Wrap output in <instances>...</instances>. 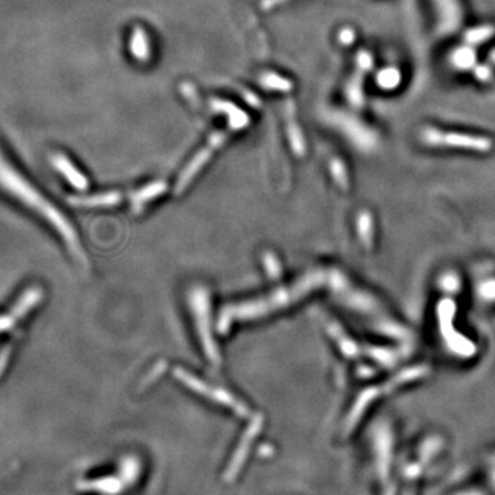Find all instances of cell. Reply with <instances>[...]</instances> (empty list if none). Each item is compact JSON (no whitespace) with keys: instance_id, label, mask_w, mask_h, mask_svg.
I'll return each instance as SVG.
<instances>
[{"instance_id":"1","label":"cell","mask_w":495,"mask_h":495,"mask_svg":"<svg viewBox=\"0 0 495 495\" xmlns=\"http://www.w3.org/2000/svg\"><path fill=\"white\" fill-rule=\"evenodd\" d=\"M0 192L47 223L77 259H84L80 238L68 218L21 173L0 148Z\"/></svg>"},{"instance_id":"2","label":"cell","mask_w":495,"mask_h":495,"mask_svg":"<svg viewBox=\"0 0 495 495\" xmlns=\"http://www.w3.org/2000/svg\"><path fill=\"white\" fill-rule=\"evenodd\" d=\"M318 281H320L318 275H310L303 278L292 288L279 289L270 296L227 307L226 310H223L219 317L218 330L221 333H226L234 321H247L252 318H259L270 314L272 311L284 308L291 303L296 301L297 298H300L303 295H305L307 292H310L314 288V285H317Z\"/></svg>"},{"instance_id":"3","label":"cell","mask_w":495,"mask_h":495,"mask_svg":"<svg viewBox=\"0 0 495 495\" xmlns=\"http://www.w3.org/2000/svg\"><path fill=\"white\" fill-rule=\"evenodd\" d=\"M192 307L193 313L197 321L198 334L201 339L202 348L208 356V359L212 362V365L218 366L221 362L218 346L214 342V337L211 334V322H209V297L205 289L198 288L192 293Z\"/></svg>"},{"instance_id":"4","label":"cell","mask_w":495,"mask_h":495,"mask_svg":"<svg viewBox=\"0 0 495 495\" xmlns=\"http://www.w3.org/2000/svg\"><path fill=\"white\" fill-rule=\"evenodd\" d=\"M173 374L177 380H180L186 387H189L190 390L196 391L198 394H202V395L206 396V397H211L219 403H223L226 406H230L231 409H234L238 414H247V409L244 404H241L238 400H235L233 395H230L228 392H226L224 390H219V388H212L209 387L208 384H205L204 381L198 380L197 377L192 375L190 373L183 371V369H175L173 371Z\"/></svg>"},{"instance_id":"5","label":"cell","mask_w":495,"mask_h":495,"mask_svg":"<svg viewBox=\"0 0 495 495\" xmlns=\"http://www.w3.org/2000/svg\"><path fill=\"white\" fill-rule=\"evenodd\" d=\"M215 148L212 145L208 144L206 148H202L198 151V154H196V157L190 161V164L186 167V170L182 173L179 180H177V185H176V193H180L190 182L192 179L197 175L198 171L206 164V161L211 158L212 153H214Z\"/></svg>"},{"instance_id":"6","label":"cell","mask_w":495,"mask_h":495,"mask_svg":"<svg viewBox=\"0 0 495 495\" xmlns=\"http://www.w3.org/2000/svg\"><path fill=\"white\" fill-rule=\"evenodd\" d=\"M52 164L54 167L64 175L65 179H68V182L78 190H86L88 186V182L86 179V176L80 173L78 170L74 168V164L71 163L69 158H66L62 154H55L52 157Z\"/></svg>"},{"instance_id":"7","label":"cell","mask_w":495,"mask_h":495,"mask_svg":"<svg viewBox=\"0 0 495 495\" xmlns=\"http://www.w3.org/2000/svg\"><path fill=\"white\" fill-rule=\"evenodd\" d=\"M212 106L216 112H222L228 117V125L233 131L243 129L249 124V117L241 109H238L234 103L226 100H214Z\"/></svg>"},{"instance_id":"8","label":"cell","mask_w":495,"mask_h":495,"mask_svg":"<svg viewBox=\"0 0 495 495\" xmlns=\"http://www.w3.org/2000/svg\"><path fill=\"white\" fill-rule=\"evenodd\" d=\"M122 196L117 192H109L102 194H94L88 197H72L71 202L76 206H88V208H97V206H110L120 202Z\"/></svg>"},{"instance_id":"9","label":"cell","mask_w":495,"mask_h":495,"mask_svg":"<svg viewBox=\"0 0 495 495\" xmlns=\"http://www.w3.org/2000/svg\"><path fill=\"white\" fill-rule=\"evenodd\" d=\"M129 49L135 59L141 62H146L150 58V46H148V39L146 32L144 28L136 26L134 29V33L131 36V43Z\"/></svg>"},{"instance_id":"10","label":"cell","mask_w":495,"mask_h":495,"mask_svg":"<svg viewBox=\"0 0 495 495\" xmlns=\"http://www.w3.org/2000/svg\"><path fill=\"white\" fill-rule=\"evenodd\" d=\"M165 189H167V185L164 182H154V183L148 185L146 187L138 190L131 198L135 212H138L150 199L163 194L165 192Z\"/></svg>"},{"instance_id":"11","label":"cell","mask_w":495,"mask_h":495,"mask_svg":"<svg viewBox=\"0 0 495 495\" xmlns=\"http://www.w3.org/2000/svg\"><path fill=\"white\" fill-rule=\"evenodd\" d=\"M445 142L453 146H461V148H477V150H486L490 148V142L483 138H474L468 135H446Z\"/></svg>"},{"instance_id":"12","label":"cell","mask_w":495,"mask_h":495,"mask_svg":"<svg viewBox=\"0 0 495 495\" xmlns=\"http://www.w3.org/2000/svg\"><path fill=\"white\" fill-rule=\"evenodd\" d=\"M260 84L263 87H266L267 90H274V91H291L293 84L292 81L278 76V74H266L262 76L260 78Z\"/></svg>"},{"instance_id":"13","label":"cell","mask_w":495,"mask_h":495,"mask_svg":"<svg viewBox=\"0 0 495 495\" xmlns=\"http://www.w3.org/2000/svg\"><path fill=\"white\" fill-rule=\"evenodd\" d=\"M288 132H289V139L292 144V148L295 150L297 156H303L304 153V141H303V135L300 128L295 123V119L292 117V112L289 116V125H288Z\"/></svg>"},{"instance_id":"14","label":"cell","mask_w":495,"mask_h":495,"mask_svg":"<svg viewBox=\"0 0 495 495\" xmlns=\"http://www.w3.org/2000/svg\"><path fill=\"white\" fill-rule=\"evenodd\" d=\"M377 81L381 87L384 88H392L399 84L400 81V74L397 69H394V68H388V69H384L383 72L378 74V77H377Z\"/></svg>"},{"instance_id":"15","label":"cell","mask_w":495,"mask_h":495,"mask_svg":"<svg viewBox=\"0 0 495 495\" xmlns=\"http://www.w3.org/2000/svg\"><path fill=\"white\" fill-rule=\"evenodd\" d=\"M349 102L359 106L362 103V90H361V80L359 78H352L351 83L348 84L346 90Z\"/></svg>"},{"instance_id":"16","label":"cell","mask_w":495,"mask_h":495,"mask_svg":"<svg viewBox=\"0 0 495 495\" xmlns=\"http://www.w3.org/2000/svg\"><path fill=\"white\" fill-rule=\"evenodd\" d=\"M454 62L460 68H470V65L474 64V54L470 49L458 50L454 54Z\"/></svg>"},{"instance_id":"17","label":"cell","mask_w":495,"mask_h":495,"mask_svg":"<svg viewBox=\"0 0 495 495\" xmlns=\"http://www.w3.org/2000/svg\"><path fill=\"white\" fill-rule=\"evenodd\" d=\"M491 32H493V30H491V28H489V26L470 30V33L467 35V40L470 42V45L480 43V42H483V40H487V39L491 36Z\"/></svg>"},{"instance_id":"18","label":"cell","mask_w":495,"mask_h":495,"mask_svg":"<svg viewBox=\"0 0 495 495\" xmlns=\"http://www.w3.org/2000/svg\"><path fill=\"white\" fill-rule=\"evenodd\" d=\"M264 267H266V272L272 278H279L281 266H279L276 257L272 253H266V256H264Z\"/></svg>"},{"instance_id":"19","label":"cell","mask_w":495,"mask_h":495,"mask_svg":"<svg viewBox=\"0 0 495 495\" xmlns=\"http://www.w3.org/2000/svg\"><path fill=\"white\" fill-rule=\"evenodd\" d=\"M356 62H358V66H359L361 69H363V71H369L371 68V57L368 52L361 51V52L358 54Z\"/></svg>"},{"instance_id":"20","label":"cell","mask_w":495,"mask_h":495,"mask_svg":"<svg viewBox=\"0 0 495 495\" xmlns=\"http://www.w3.org/2000/svg\"><path fill=\"white\" fill-rule=\"evenodd\" d=\"M339 39H340V42H342L343 45L348 46V45H351V43L354 42V39H355V33H354V30H352V29L346 28V29H343V30L340 32Z\"/></svg>"},{"instance_id":"21","label":"cell","mask_w":495,"mask_h":495,"mask_svg":"<svg viewBox=\"0 0 495 495\" xmlns=\"http://www.w3.org/2000/svg\"><path fill=\"white\" fill-rule=\"evenodd\" d=\"M332 170H333V173H334V175H336V177H337L340 182H342V179H343V180L346 179V173H344V170H343V164H340L339 161L333 163Z\"/></svg>"},{"instance_id":"22","label":"cell","mask_w":495,"mask_h":495,"mask_svg":"<svg viewBox=\"0 0 495 495\" xmlns=\"http://www.w3.org/2000/svg\"><path fill=\"white\" fill-rule=\"evenodd\" d=\"M282 1H285V0H263V1H262V7H263L264 10H270V8L278 6V4L282 3Z\"/></svg>"},{"instance_id":"23","label":"cell","mask_w":495,"mask_h":495,"mask_svg":"<svg viewBox=\"0 0 495 495\" xmlns=\"http://www.w3.org/2000/svg\"><path fill=\"white\" fill-rule=\"evenodd\" d=\"M494 480H495V474H494Z\"/></svg>"}]
</instances>
